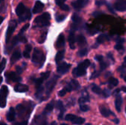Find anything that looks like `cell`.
<instances>
[{
    "label": "cell",
    "mask_w": 126,
    "mask_h": 125,
    "mask_svg": "<svg viewBox=\"0 0 126 125\" xmlns=\"http://www.w3.org/2000/svg\"><path fill=\"white\" fill-rule=\"evenodd\" d=\"M16 13L18 16L19 21L22 22L27 20H30L31 18V13L30 9L26 7L23 3H19L16 9Z\"/></svg>",
    "instance_id": "6da1fadb"
},
{
    "label": "cell",
    "mask_w": 126,
    "mask_h": 125,
    "mask_svg": "<svg viewBox=\"0 0 126 125\" xmlns=\"http://www.w3.org/2000/svg\"><path fill=\"white\" fill-rule=\"evenodd\" d=\"M89 66H90V61L89 60H85L84 61L80 63L77 68L73 69V71H72L73 76L75 77L84 76L86 73V70Z\"/></svg>",
    "instance_id": "7a4b0ae2"
},
{
    "label": "cell",
    "mask_w": 126,
    "mask_h": 125,
    "mask_svg": "<svg viewBox=\"0 0 126 125\" xmlns=\"http://www.w3.org/2000/svg\"><path fill=\"white\" fill-rule=\"evenodd\" d=\"M32 61L35 64H38L40 67H41L45 61V55L44 52L39 49H35L32 57Z\"/></svg>",
    "instance_id": "3957f363"
},
{
    "label": "cell",
    "mask_w": 126,
    "mask_h": 125,
    "mask_svg": "<svg viewBox=\"0 0 126 125\" xmlns=\"http://www.w3.org/2000/svg\"><path fill=\"white\" fill-rule=\"evenodd\" d=\"M50 14L49 13H44L41 15L35 18L34 22L38 27H47L50 24Z\"/></svg>",
    "instance_id": "277c9868"
},
{
    "label": "cell",
    "mask_w": 126,
    "mask_h": 125,
    "mask_svg": "<svg viewBox=\"0 0 126 125\" xmlns=\"http://www.w3.org/2000/svg\"><path fill=\"white\" fill-rule=\"evenodd\" d=\"M9 91L6 85H3L0 89V108H4L7 104V97Z\"/></svg>",
    "instance_id": "5b68a950"
},
{
    "label": "cell",
    "mask_w": 126,
    "mask_h": 125,
    "mask_svg": "<svg viewBox=\"0 0 126 125\" xmlns=\"http://www.w3.org/2000/svg\"><path fill=\"white\" fill-rule=\"evenodd\" d=\"M17 26V21L16 20H11L9 22V25L7 27V30L6 32V43H9L10 38L12 37L13 33L14 32L16 27Z\"/></svg>",
    "instance_id": "8992f818"
},
{
    "label": "cell",
    "mask_w": 126,
    "mask_h": 125,
    "mask_svg": "<svg viewBox=\"0 0 126 125\" xmlns=\"http://www.w3.org/2000/svg\"><path fill=\"white\" fill-rule=\"evenodd\" d=\"M65 119L67 120V121L71 122L74 125H81L85 122V119L83 118L78 117V116H76L72 115V114H68V115H66V117H65Z\"/></svg>",
    "instance_id": "52a82bcc"
},
{
    "label": "cell",
    "mask_w": 126,
    "mask_h": 125,
    "mask_svg": "<svg viewBox=\"0 0 126 125\" xmlns=\"http://www.w3.org/2000/svg\"><path fill=\"white\" fill-rule=\"evenodd\" d=\"M49 75H50V71H46V72H44V73H42V74H41L40 77L38 78V79H36L35 81V88H38L41 87V85L44 83V82L45 80H47L49 78Z\"/></svg>",
    "instance_id": "ba28073f"
},
{
    "label": "cell",
    "mask_w": 126,
    "mask_h": 125,
    "mask_svg": "<svg viewBox=\"0 0 126 125\" xmlns=\"http://www.w3.org/2000/svg\"><path fill=\"white\" fill-rule=\"evenodd\" d=\"M58 79V77L57 76H55L53 78H52L51 80H49L47 83V84H46V91H47V95H49L52 92V89L54 88V87L56 85V83H57Z\"/></svg>",
    "instance_id": "9c48e42d"
},
{
    "label": "cell",
    "mask_w": 126,
    "mask_h": 125,
    "mask_svg": "<svg viewBox=\"0 0 126 125\" xmlns=\"http://www.w3.org/2000/svg\"><path fill=\"white\" fill-rule=\"evenodd\" d=\"M5 76L8 81H12L15 83H19L21 81V78L18 76V74L13 71H8L5 73Z\"/></svg>",
    "instance_id": "30bf717a"
},
{
    "label": "cell",
    "mask_w": 126,
    "mask_h": 125,
    "mask_svg": "<svg viewBox=\"0 0 126 125\" xmlns=\"http://www.w3.org/2000/svg\"><path fill=\"white\" fill-rule=\"evenodd\" d=\"M70 66H71L70 64L63 62V63H61V64H59L58 66L57 71H58V73H59L61 74H64L69 70Z\"/></svg>",
    "instance_id": "8fae6325"
},
{
    "label": "cell",
    "mask_w": 126,
    "mask_h": 125,
    "mask_svg": "<svg viewBox=\"0 0 126 125\" xmlns=\"http://www.w3.org/2000/svg\"><path fill=\"white\" fill-rule=\"evenodd\" d=\"M114 8L118 11H126V0H116L114 3Z\"/></svg>",
    "instance_id": "7c38bea8"
},
{
    "label": "cell",
    "mask_w": 126,
    "mask_h": 125,
    "mask_svg": "<svg viewBox=\"0 0 126 125\" xmlns=\"http://www.w3.org/2000/svg\"><path fill=\"white\" fill-rule=\"evenodd\" d=\"M89 2V0H76L72 3V7L76 10H80L84 7Z\"/></svg>",
    "instance_id": "4fadbf2b"
},
{
    "label": "cell",
    "mask_w": 126,
    "mask_h": 125,
    "mask_svg": "<svg viewBox=\"0 0 126 125\" xmlns=\"http://www.w3.org/2000/svg\"><path fill=\"white\" fill-rule=\"evenodd\" d=\"M16 111H17L18 114V116L20 117L23 116L26 113H27L28 115L30 114V112L27 111V108L24 105H23V104H20V105H17L16 106Z\"/></svg>",
    "instance_id": "5bb4252c"
},
{
    "label": "cell",
    "mask_w": 126,
    "mask_h": 125,
    "mask_svg": "<svg viewBox=\"0 0 126 125\" xmlns=\"http://www.w3.org/2000/svg\"><path fill=\"white\" fill-rule=\"evenodd\" d=\"M14 90L16 92H18V93H24V92H27L29 90V88L27 85H24V84H21V83H18L14 86Z\"/></svg>",
    "instance_id": "9a60e30c"
},
{
    "label": "cell",
    "mask_w": 126,
    "mask_h": 125,
    "mask_svg": "<svg viewBox=\"0 0 126 125\" xmlns=\"http://www.w3.org/2000/svg\"><path fill=\"white\" fill-rule=\"evenodd\" d=\"M44 7V4L41 1H35V4L33 7V9H32V12L33 13H41Z\"/></svg>",
    "instance_id": "2e32d148"
},
{
    "label": "cell",
    "mask_w": 126,
    "mask_h": 125,
    "mask_svg": "<svg viewBox=\"0 0 126 125\" xmlns=\"http://www.w3.org/2000/svg\"><path fill=\"white\" fill-rule=\"evenodd\" d=\"M21 52L19 49H16L13 52L12 54V56L10 57V63L11 64H14L16 61H18L21 58Z\"/></svg>",
    "instance_id": "e0dca14e"
},
{
    "label": "cell",
    "mask_w": 126,
    "mask_h": 125,
    "mask_svg": "<svg viewBox=\"0 0 126 125\" xmlns=\"http://www.w3.org/2000/svg\"><path fill=\"white\" fill-rule=\"evenodd\" d=\"M56 47L57 49H61L63 48L65 46V37L63 35V34H61L56 41Z\"/></svg>",
    "instance_id": "ac0fdd59"
},
{
    "label": "cell",
    "mask_w": 126,
    "mask_h": 125,
    "mask_svg": "<svg viewBox=\"0 0 126 125\" xmlns=\"http://www.w3.org/2000/svg\"><path fill=\"white\" fill-rule=\"evenodd\" d=\"M68 41H69V46L71 49H75V32L74 31L71 30V32H69V38H68Z\"/></svg>",
    "instance_id": "d6986e66"
},
{
    "label": "cell",
    "mask_w": 126,
    "mask_h": 125,
    "mask_svg": "<svg viewBox=\"0 0 126 125\" xmlns=\"http://www.w3.org/2000/svg\"><path fill=\"white\" fill-rule=\"evenodd\" d=\"M122 104H123V99L121 95L117 94L116 99H115V108L117 109V111L118 112H120L121 111V107H122Z\"/></svg>",
    "instance_id": "ffe728a7"
},
{
    "label": "cell",
    "mask_w": 126,
    "mask_h": 125,
    "mask_svg": "<svg viewBox=\"0 0 126 125\" xmlns=\"http://www.w3.org/2000/svg\"><path fill=\"white\" fill-rule=\"evenodd\" d=\"M15 117H16V112H15V110L13 108H10L7 114V119L8 122H13L14 119H15Z\"/></svg>",
    "instance_id": "44dd1931"
},
{
    "label": "cell",
    "mask_w": 126,
    "mask_h": 125,
    "mask_svg": "<svg viewBox=\"0 0 126 125\" xmlns=\"http://www.w3.org/2000/svg\"><path fill=\"white\" fill-rule=\"evenodd\" d=\"M100 111L104 117H109L111 115L113 114L111 111H109V109H107L106 108H105L103 106L100 107Z\"/></svg>",
    "instance_id": "7402d4cb"
},
{
    "label": "cell",
    "mask_w": 126,
    "mask_h": 125,
    "mask_svg": "<svg viewBox=\"0 0 126 125\" xmlns=\"http://www.w3.org/2000/svg\"><path fill=\"white\" fill-rule=\"evenodd\" d=\"M56 107H57L58 109H59L60 111H61V113H60V115L58 116V118H59L60 119H61L63 118V113H64V111H65V109H64V107H63V103H62V102H61V101H58V102H57V104H56Z\"/></svg>",
    "instance_id": "603a6c76"
},
{
    "label": "cell",
    "mask_w": 126,
    "mask_h": 125,
    "mask_svg": "<svg viewBox=\"0 0 126 125\" xmlns=\"http://www.w3.org/2000/svg\"><path fill=\"white\" fill-rule=\"evenodd\" d=\"M77 42L80 46H83L86 43V39L83 35H79L77 37Z\"/></svg>",
    "instance_id": "cb8c5ba5"
},
{
    "label": "cell",
    "mask_w": 126,
    "mask_h": 125,
    "mask_svg": "<svg viewBox=\"0 0 126 125\" xmlns=\"http://www.w3.org/2000/svg\"><path fill=\"white\" fill-rule=\"evenodd\" d=\"M31 49H32L31 45H27V46H25V49H24V52H23V56H24L25 58H30Z\"/></svg>",
    "instance_id": "d4e9b609"
},
{
    "label": "cell",
    "mask_w": 126,
    "mask_h": 125,
    "mask_svg": "<svg viewBox=\"0 0 126 125\" xmlns=\"http://www.w3.org/2000/svg\"><path fill=\"white\" fill-rule=\"evenodd\" d=\"M64 50H61V51H59L57 54H56V56H55V62L57 63H59L63 58L64 57Z\"/></svg>",
    "instance_id": "484cf974"
},
{
    "label": "cell",
    "mask_w": 126,
    "mask_h": 125,
    "mask_svg": "<svg viewBox=\"0 0 126 125\" xmlns=\"http://www.w3.org/2000/svg\"><path fill=\"white\" fill-rule=\"evenodd\" d=\"M91 88H92V91L96 94H101L103 92H102V90L100 89V88L97 85H96L95 84H92L91 85Z\"/></svg>",
    "instance_id": "4316f807"
},
{
    "label": "cell",
    "mask_w": 126,
    "mask_h": 125,
    "mask_svg": "<svg viewBox=\"0 0 126 125\" xmlns=\"http://www.w3.org/2000/svg\"><path fill=\"white\" fill-rule=\"evenodd\" d=\"M53 108H54V104H53L52 102L48 104V105L46 106V108H45V109H44V114L49 113L53 110Z\"/></svg>",
    "instance_id": "83f0119b"
},
{
    "label": "cell",
    "mask_w": 126,
    "mask_h": 125,
    "mask_svg": "<svg viewBox=\"0 0 126 125\" xmlns=\"http://www.w3.org/2000/svg\"><path fill=\"white\" fill-rule=\"evenodd\" d=\"M89 101V97L88 95H83V97H80L78 99V102L80 105H83L84 103H86V102Z\"/></svg>",
    "instance_id": "f1b7e54d"
},
{
    "label": "cell",
    "mask_w": 126,
    "mask_h": 125,
    "mask_svg": "<svg viewBox=\"0 0 126 125\" xmlns=\"http://www.w3.org/2000/svg\"><path fill=\"white\" fill-rule=\"evenodd\" d=\"M47 31L44 32L41 35V36H40V38H39V39H38V43H43L45 41L46 38H47Z\"/></svg>",
    "instance_id": "f546056e"
},
{
    "label": "cell",
    "mask_w": 126,
    "mask_h": 125,
    "mask_svg": "<svg viewBox=\"0 0 126 125\" xmlns=\"http://www.w3.org/2000/svg\"><path fill=\"white\" fill-rule=\"evenodd\" d=\"M108 40V37L106 35H100L97 39V41L98 42V43H103V42H105V41Z\"/></svg>",
    "instance_id": "4dcf8cb0"
},
{
    "label": "cell",
    "mask_w": 126,
    "mask_h": 125,
    "mask_svg": "<svg viewBox=\"0 0 126 125\" xmlns=\"http://www.w3.org/2000/svg\"><path fill=\"white\" fill-rule=\"evenodd\" d=\"M69 83L71 84V85H72L73 90H76V89H78V88H80V85H79L78 82L76 81V80H71V82H70Z\"/></svg>",
    "instance_id": "1f68e13d"
},
{
    "label": "cell",
    "mask_w": 126,
    "mask_h": 125,
    "mask_svg": "<svg viewBox=\"0 0 126 125\" xmlns=\"http://www.w3.org/2000/svg\"><path fill=\"white\" fill-rule=\"evenodd\" d=\"M109 84H110L111 86H117V85H118V83H119L117 79H115V78H114V77L110 78L109 80Z\"/></svg>",
    "instance_id": "d6a6232c"
},
{
    "label": "cell",
    "mask_w": 126,
    "mask_h": 125,
    "mask_svg": "<svg viewBox=\"0 0 126 125\" xmlns=\"http://www.w3.org/2000/svg\"><path fill=\"white\" fill-rule=\"evenodd\" d=\"M6 63H7V61H6V59L5 58H3L2 60H1V61L0 62V74L3 71V70L4 69V68H5V66H6Z\"/></svg>",
    "instance_id": "836d02e7"
},
{
    "label": "cell",
    "mask_w": 126,
    "mask_h": 125,
    "mask_svg": "<svg viewBox=\"0 0 126 125\" xmlns=\"http://www.w3.org/2000/svg\"><path fill=\"white\" fill-rule=\"evenodd\" d=\"M87 52H88V50H87L86 48H83V49H80V51L78 52V55L80 57H83V56H85L87 54Z\"/></svg>",
    "instance_id": "e575fe53"
},
{
    "label": "cell",
    "mask_w": 126,
    "mask_h": 125,
    "mask_svg": "<svg viewBox=\"0 0 126 125\" xmlns=\"http://www.w3.org/2000/svg\"><path fill=\"white\" fill-rule=\"evenodd\" d=\"M30 27V24H25L21 29V30L19 31V33H18V36H22V35H23V33L28 29V27Z\"/></svg>",
    "instance_id": "d590c367"
},
{
    "label": "cell",
    "mask_w": 126,
    "mask_h": 125,
    "mask_svg": "<svg viewBox=\"0 0 126 125\" xmlns=\"http://www.w3.org/2000/svg\"><path fill=\"white\" fill-rule=\"evenodd\" d=\"M65 18H66V15H56V16H55V19L58 22H61Z\"/></svg>",
    "instance_id": "8d00e7d4"
},
{
    "label": "cell",
    "mask_w": 126,
    "mask_h": 125,
    "mask_svg": "<svg viewBox=\"0 0 126 125\" xmlns=\"http://www.w3.org/2000/svg\"><path fill=\"white\" fill-rule=\"evenodd\" d=\"M80 109L83 112H86V111H88L89 110V107L88 105H80Z\"/></svg>",
    "instance_id": "74e56055"
},
{
    "label": "cell",
    "mask_w": 126,
    "mask_h": 125,
    "mask_svg": "<svg viewBox=\"0 0 126 125\" xmlns=\"http://www.w3.org/2000/svg\"><path fill=\"white\" fill-rule=\"evenodd\" d=\"M66 0H55V3L58 6L61 7L62 6L63 4H64V2L66 1Z\"/></svg>",
    "instance_id": "f35d334b"
},
{
    "label": "cell",
    "mask_w": 126,
    "mask_h": 125,
    "mask_svg": "<svg viewBox=\"0 0 126 125\" xmlns=\"http://www.w3.org/2000/svg\"><path fill=\"white\" fill-rule=\"evenodd\" d=\"M61 8V10H65V11H69V6L68 5H66V4H63L62 6H61L60 7Z\"/></svg>",
    "instance_id": "ab89813d"
},
{
    "label": "cell",
    "mask_w": 126,
    "mask_h": 125,
    "mask_svg": "<svg viewBox=\"0 0 126 125\" xmlns=\"http://www.w3.org/2000/svg\"><path fill=\"white\" fill-rule=\"evenodd\" d=\"M103 95H104L105 97H108L109 96H110V91H109V90H108V89H105V90L103 91Z\"/></svg>",
    "instance_id": "60d3db41"
},
{
    "label": "cell",
    "mask_w": 126,
    "mask_h": 125,
    "mask_svg": "<svg viewBox=\"0 0 126 125\" xmlns=\"http://www.w3.org/2000/svg\"><path fill=\"white\" fill-rule=\"evenodd\" d=\"M114 48L117 49V50H122V49H123V46L122 45V44H120V43H118V44H117L115 46H114Z\"/></svg>",
    "instance_id": "b9f144b4"
},
{
    "label": "cell",
    "mask_w": 126,
    "mask_h": 125,
    "mask_svg": "<svg viewBox=\"0 0 126 125\" xmlns=\"http://www.w3.org/2000/svg\"><path fill=\"white\" fill-rule=\"evenodd\" d=\"M107 66H107V63H104V62H103V61L100 63V68H101V70L105 69Z\"/></svg>",
    "instance_id": "7bdbcfd3"
},
{
    "label": "cell",
    "mask_w": 126,
    "mask_h": 125,
    "mask_svg": "<svg viewBox=\"0 0 126 125\" xmlns=\"http://www.w3.org/2000/svg\"><path fill=\"white\" fill-rule=\"evenodd\" d=\"M95 59L97 60V61H99V62H102L103 61V56L102 55H97V56H95Z\"/></svg>",
    "instance_id": "ee69618b"
},
{
    "label": "cell",
    "mask_w": 126,
    "mask_h": 125,
    "mask_svg": "<svg viewBox=\"0 0 126 125\" xmlns=\"http://www.w3.org/2000/svg\"><path fill=\"white\" fill-rule=\"evenodd\" d=\"M66 94V92L64 91V89H63V88L61 91H60L58 92V95H59L60 97H63Z\"/></svg>",
    "instance_id": "f6af8a7d"
},
{
    "label": "cell",
    "mask_w": 126,
    "mask_h": 125,
    "mask_svg": "<svg viewBox=\"0 0 126 125\" xmlns=\"http://www.w3.org/2000/svg\"><path fill=\"white\" fill-rule=\"evenodd\" d=\"M104 3H106V1H103V0H101V1H96V4L98 5V6H100V5L103 4Z\"/></svg>",
    "instance_id": "bcb514c9"
},
{
    "label": "cell",
    "mask_w": 126,
    "mask_h": 125,
    "mask_svg": "<svg viewBox=\"0 0 126 125\" xmlns=\"http://www.w3.org/2000/svg\"><path fill=\"white\" fill-rule=\"evenodd\" d=\"M27 125V121H24V122H21L20 123H17L15 125Z\"/></svg>",
    "instance_id": "7dc6e473"
},
{
    "label": "cell",
    "mask_w": 126,
    "mask_h": 125,
    "mask_svg": "<svg viewBox=\"0 0 126 125\" xmlns=\"http://www.w3.org/2000/svg\"><path fill=\"white\" fill-rule=\"evenodd\" d=\"M99 75V74L97 73V72H94L92 75V77H91V79H93V78H95V77H97V76Z\"/></svg>",
    "instance_id": "c3c4849f"
},
{
    "label": "cell",
    "mask_w": 126,
    "mask_h": 125,
    "mask_svg": "<svg viewBox=\"0 0 126 125\" xmlns=\"http://www.w3.org/2000/svg\"><path fill=\"white\" fill-rule=\"evenodd\" d=\"M117 43H118L121 44L122 43H123V42L125 41V40H124V39H123V38H119V39H117Z\"/></svg>",
    "instance_id": "681fc988"
},
{
    "label": "cell",
    "mask_w": 126,
    "mask_h": 125,
    "mask_svg": "<svg viewBox=\"0 0 126 125\" xmlns=\"http://www.w3.org/2000/svg\"><path fill=\"white\" fill-rule=\"evenodd\" d=\"M123 67H124V68L126 67V57H124V62H123Z\"/></svg>",
    "instance_id": "f907efd6"
},
{
    "label": "cell",
    "mask_w": 126,
    "mask_h": 125,
    "mask_svg": "<svg viewBox=\"0 0 126 125\" xmlns=\"http://www.w3.org/2000/svg\"><path fill=\"white\" fill-rule=\"evenodd\" d=\"M4 21V17H2V16H1L0 15V24L2 23V21Z\"/></svg>",
    "instance_id": "816d5d0a"
},
{
    "label": "cell",
    "mask_w": 126,
    "mask_h": 125,
    "mask_svg": "<svg viewBox=\"0 0 126 125\" xmlns=\"http://www.w3.org/2000/svg\"><path fill=\"white\" fill-rule=\"evenodd\" d=\"M121 89H122V91H123L124 92H126V86H123V87H122V88H121Z\"/></svg>",
    "instance_id": "f5cc1de1"
},
{
    "label": "cell",
    "mask_w": 126,
    "mask_h": 125,
    "mask_svg": "<svg viewBox=\"0 0 126 125\" xmlns=\"http://www.w3.org/2000/svg\"><path fill=\"white\" fill-rule=\"evenodd\" d=\"M55 124H56L55 122H52V123L50 125H55ZM44 125H48V123H47V122H46V123H45Z\"/></svg>",
    "instance_id": "db71d44e"
},
{
    "label": "cell",
    "mask_w": 126,
    "mask_h": 125,
    "mask_svg": "<svg viewBox=\"0 0 126 125\" xmlns=\"http://www.w3.org/2000/svg\"><path fill=\"white\" fill-rule=\"evenodd\" d=\"M0 125H7L4 122H0Z\"/></svg>",
    "instance_id": "11a10c76"
},
{
    "label": "cell",
    "mask_w": 126,
    "mask_h": 125,
    "mask_svg": "<svg viewBox=\"0 0 126 125\" xmlns=\"http://www.w3.org/2000/svg\"><path fill=\"white\" fill-rule=\"evenodd\" d=\"M1 82H2V77L0 76V84L1 83Z\"/></svg>",
    "instance_id": "9f6ffc18"
},
{
    "label": "cell",
    "mask_w": 126,
    "mask_h": 125,
    "mask_svg": "<svg viewBox=\"0 0 126 125\" xmlns=\"http://www.w3.org/2000/svg\"><path fill=\"white\" fill-rule=\"evenodd\" d=\"M2 9H3V7H0V12H1V11H2Z\"/></svg>",
    "instance_id": "6f0895ef"
},
{
    "label": "cell",
    "mask_w": 126,
    "mask_h": 125,
    "mask_svg": "<svg viewBox=\"0 0 126 125\" xmlns=\"http://www.w3.org/2000/svg\"><path fill=\"white\" fill-rule=\"evenodd\" d=\"M124 80H125V82H126V77H124Z\"/></svg>",
    "instance_id": "680465c9"
},
{
    "label": "cell",
    "mask_w": 126,
    "mask_h": 125,
    "mask_svg": "<svg viewBox=\"0 0 126 125\" xmlns=\"http://www.w3.org/2000/svg\"><path fill=\"white\" fill-rule=\"evenodd\" d=\"M4 1V0H0V3H1V2H3Z\"/></svg>",
    "instance_id": "91938a15"
},
{
    "label": "cell",
    "mask_w": 126,
    "mask_h": 125,
    "mask_svg": "<svg viewBox=\"0 0 126 125\" xmlns=\"http://www.w3.org/2000/svg\"><path fill=\"white\" fill-rule=\"evenodd\" d=\"M86 125H91V124H89H89H86Z\"/></svg>",
    "instance_id": "94428289"
},
{
    "label": "cell",
    "mask_w": 126,
    "mask_h": 125,
    "mask_svg": "<svg viewBox=\"0 0 126 125\" xmlns=\"http://www.w3.org/2000/svg\"><path fill=\"white\" fill-rule=\"evenodd\" d=\"M61 125H66V124H61Z\"/></svg>",
    "instance_id": "6125c7cd"
},
{
    "label": "cell",
    "mask_w": 126,
    "mask_h": 125,
    "mask_svg": "<svg viewBox=\"0 0 126 125\" xmlns=\"http://www.w3.org/2000/svg\"></svg>",
    "instance_id": "be15d7a7"
}]
</instances>
